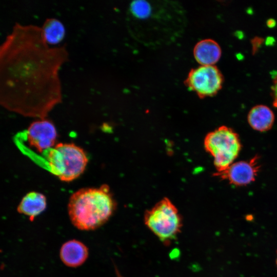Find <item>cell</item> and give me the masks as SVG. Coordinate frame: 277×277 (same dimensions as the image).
<instances>
[{
	"instance_id": "11",
	"label": "cell",
	"mask_w": 277,
	"mask_h": 277,
	"mask_svg": "<svg viewBox=\"0 0 277 277\" xmlns=\"http://www.w3.org/2000/svg\"><path fill=\"white\" fill-rule=\"evenodd\" d=\"M221 48L212 39H205L194 46L193 55L196 62L202 66L214 65L221 58Z\"/></svg>"
},
{
	"instance_id": "5",
	"label": "cell",
	"mask_w": 277,
	"mask_h": 277,
	"mask_svg": "<svg viewBox=\"0 0 277 277\" xmlns=\"http://www.w3.org/2000/svg\"><path fill=\"white\" fill-rule=\"evenodd\" d=\"M204 145L206 151L213 158L216 173L225 171L233 164L242 148L239 135L226 126L208 133Z\"/></svg>"
},
{
	"instance_id": "4",
	"label": "cell",
	"mask_w": 277,
	"mask_h": 277,
	"mask_svg": "<svg viewBox=\"0 0 277 277\" xmlns=\"http://www.w3.org/2000/svg\"><path fill=\"white\" fill-rule=\"evenodd\" d=\"M47 160L50 172L66 182L79 177L88 162L83 149L73 143H58L50 149Z\"/></svg>"
},
{
	"instance_id": "13",
	"label": "cell",
	"mask_w": 277,
	"mask_h": 277,
	"mask_svg": "<svg viewBox=\"0 0 277 277\" xmlns=\"http://www.w3.org/2000/svg\"><path fill=\"white\" fill-rule=\"evenodd\" d=\"M247 121L250 126L260 132L269 130L274 121V114L267 106L258 105L253 107L248 112Z\"/></svg>"
},
{
	"instance_id": "16",
	"label": "cell",
	"mask_w": 277,
	"mask_h": 277,
	"mask_svg": "<svg viewBox=\"0 0 277 277\" xmlns=\"http://www.w3.org/2000/svg\"><path fill=\"white\" fill-rule=\"evenodd\" d=\"M262 42L263 39L260 37H255L253 39V40H252L253 52H255L256 50L260 47Z\"/></svg>"
},
{
	"instance_id": "6",
	"label": "cell",
	"mask_w": 277,
	"mask_h": 277,
	"mask_svg": "<svg viewBox=\"0 0 277 277\" xmlns=\"http://www.w3.org/2000/svg\"><path fill=\"white\" fill-rule=\"evenodd\" d=\"M144 223L162 242L167 244L176 238L183 225L178 210L166 197L145 213Z\"/></svg>"
},
{
	"instance_id": "8",
	"label": "cell",
	"mask_w": 277,
	"mask_h": 277,
	"mask_svg": "<svg viewBox=\"0 0 277 277\" xmlns=\"http://www.w3.org/2000/svg\"><path fill=\"white\" fill-rule=\"evenodd\" d=\"M259 169V157L255 156L248 161L234 162L225 171L216 173V175L230 184L242 186L254 181Z\"/></svg>"
},
{
	"instance_id": "18",
	"label": "cell",
	"mask_w": 277,
	"mask_h": 277,
	"mask_svg": "<svg viewBox=\"0 0 277 277\" xmlns=\"http://www.w3.org/2000/svg\"><path fill=\"white\" fill-rule=\"evenodd\" d=\"M276 263H277V261H276Z\"/></svg>"
},
{
	"instance_id": "9",
	"label": "cell",
	"mask_w": 277,
	"mask_h": 277,
	"mask_svg": "<svg viewBox=\"0 0 277 277\" xmlns=\"http://www.w3.org/2000/svg\"><path fill=\"white\" fill-rule=\"evenodd\" d=\"M56 137L55 126L50 121L45 118L32 122L27 130L29 145L40 153L54 146Z\"/></svg>"
},
{
	"instance_id": "12",
	"label": "cell",
	"mask_w": 277,
	"mask_h": 277,
	"mask_svg": "<svg viewBox=\"0 0 277 277\" xmlns=\"http://www.w3.org/2000/svg\"><path fill=\"white\" fill-rule=\"evenodd\" d=\"M46 206V196L40 192L31 191L22 198L17 207V211L28 216L30 220L32 221L45 210Z\"/></svg>"
},
{
	"instance_id": "14",
	"label": "cell",
	"mask_w": 277,
	"mask_h": 277,
	"mask_svg": "<svg viewBox=\"0 0 277 277\" xmlns=\"http://www.w3.org/2000/svg\"><path fill=\"white\" fill-rule=\"evenodd\" d=\"M41 28L44 38L48 45H56L65 37V28L58 19L47 18Z\"/></svg>"
},
{
	"instance_id": "2",
	"label": "cell",
	"mask_w": 277,
	"mask_h": 277,
	"mask_svg": "<svg viewBox=\"0 0 277 277\" xmlns=\"http://www.w3.org/2000/svg\"><path fill=\"white\" fill-rule=\"evenodd\" d=\"M131 35L144 44L159 46L177 39L184 30L186 16L181 6L169 1H134L127 10Z\"/></svg>"
},
{
	"instance_id": "15",
	"label": "cell",
	"mask_w": 277,
	"mask_h": 277,
	"mask_svg": "<svg viewBox=\"0 0 277 277\" xmlns=\"http://www.w3.org/2000/svg\"><path fill=\"white\" fill-rule=\"evenodd\" d=\"M271 89L273 98V105L275 107H277V76L274 79Z\"/></svg>"
},
{
	"instance_id": "3",
	"label": "cell",
	"mask_w": 277,
	"mask_h": 277,
	"mask_svg": "<svg viewBox=\"0 0 277 277\" xmlns=\"http://www.w3.org/2000/svg\"><path fill=\"white\" fill-rule=\"evenodd\" d=\"M115 201L107 185L82 188L70 197L67 209L73 225L81 230H95L106 223L114 213Z\"/></svg>"
},
{
	"instance_id": "17",
	"label": "cell",
	"mask_w": 277,
	"mask_h": 277,
	"mask_svg": "<svg viewBox=\"0 0 277 277\" xmlns=\"http://www.w3.org/2000/svg\"><path fill=\"white\" fill-rule=\"evenodd\" d=\"M267 25L269 27H273L275 25V23H274V20H272V19L268 20L267 22Z\"/></svg>"
},
{
	"instance_id": "1",
	"label": "cell",
	"mask_w": 277,
	"mask_h": 277,
	"mask_svg": "<svg viewBox=\"0 0 277 277\" xmlns=\"http://www.w3.org/2000/svg\"><path fill=\"white\" fill-rule=\"evenodd\" d=\"M65 44L50 47L42 28L17 22L0 46V103L25 116L45 118L62 100L59 70Z\"/></svg>"
},
{
	"instance_id": "7",
	"label": "cell",
	"mask_w": 277,
	"mask_h": 277,
	"mask_svg": "<svg viewBox=\"0 0 277 277\" xmlns=\"http://www.w3.org/2000/svg\"><path fill=\"white\" fill-rule=\"evenodd\" d=\"M223 82V74L215 66L201 65L190 71L185 84L200 98H204L216 94Z\"/></svg>"
},
{
	"instance_id": "10",
	"label": "cell",
	"mask_w": 277,
	"mask_h": 277,
	"mask_svg": "<svg viewBox=\"0 0 277 277\" xmlns=\"http://www.w3.org/2000/svg\"><path fill=\"white\" fill-rule=\"evenodd\" d=\"M88 255L87 247L82 242L75 239L64 243L60 251L62 262L69 267L81 266L87 260Z\"/></svg>"
}]
</instances>
